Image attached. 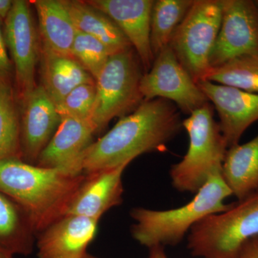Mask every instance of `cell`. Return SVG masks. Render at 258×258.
I'll return each mask as SVG.
<instances>
[{
	"instance_id": "obj_33",
	"label": "cell",
	"mask_w": 258,
	"mask_h": 258,
	"mask_svg": "<svg viewBox=\"0 0 258 258\" xmlns=\"http://www.w3.org/2000/svg\"><path fill=\"white\" fill-rule=\"evenodd\" d=\"M256 5H257L258 8V1H255Z\"/></svg>"
},
{
	"instance_id": "obj_29",
	"label": "cell",
	"mask_w": 258,
	"mask_h": 258,
	"mask_svg": "<svg viewBox=\"0 0 258 258\" xmlns=\"http://www.w3.org/2000/svg\"><path fill=\"white\" fill-rule=\"evenodd\" d=\"M14 1L12 0H0V20L4 23L5 20L8 18Z\"/></svg>"
},
{
	"instance_id": "obj_5",
	"label": "cell",
	"mask_w": 258,
	"mask_h": 258,
	"mask_svg": "<svg viewBox=\"0 0 258 258\" xmlns=\"http://www.w3.org/2000/svg\"><path fill=\"white\" fill-rule=\"evenodd\" d=\"M255 237L258 191L195 224L189 230L187 245L195 257L237 258L244 244Z\"/></svg>"
},
{
	"instance_id": "obj_31",
	"label": "cell",
	"mask_w": 258,
	"mask_h": 258,
	"mask_svg": "<svg viewBox=\"0 0 258 258\" xmlns=\"http://www.w3.org/2000/svg\"><path fill=\"white\" fill-rule=\"evenodd\" d=\"M0 258H15L14 255L13 254L8 253V252H5L0 248Z\"/></svg>"
},
{
	"instance_id": "obj_17",
	"label": "cell",
	"mask_w": 258,
	"mask_h": 258,
	"mask_svg": "<svg viewBox=\"0 0 258 258\" xmlns=\"http://www.w3.org/2000/svg\"><path fill=\"white\" fill-rule=\"evenodd\" d=\"M41 86L55 106L74 88L96 82L93 76L71 55L56 53L41 47Z\"/></svg>"
},
{
	"instance_id": "obj_2",
	"label": "cell",
	"mask_w": 258,
	"mask_h": 258,
	"mask_svg": "<svg viewBox=\"0 0 258 258\" xmlns=\"http://www.w3.org/2000/svg\"><path fill=\"white\" fill-rule=\"evenodd\" d=\"M85 177L84 174L71 175L19 158L0 161V191L23 207L36 235L66 215Z\"/></svg>"
},
{
	"instance_id": "obj_1",
	"label": "cell",
	"mask_w": 258,
	"mask_h": 258,
	"mask_svg": "<svg viewBox=\"0 0 258 258\" xmlns=\"http://www.w3.org/2000/svg\"><path fill=\"white\" fill-rule=\"evenodd\" d=\"M179 111L163 98L144 101L88 148L82 159L83 174L129 164L146 153L165 152L183 128Z\"/></svg>"
},
{
	"instance_id": "obj_9",
	"label": "cell",
	"mask_w": 258,
	"mask_h": 258,
	"mask_svg": "<svg viewBox=\"0 0 258 258\" xmlns=\"http://www.w3.org/2000/svg\"><path fill=\"white\" fill-rule=\"evenodd\" d=\"M140 90L144 101L168 100L184 114H191L209 103L205 93L180 64L169 45L156 56L152 68L144 73Z\"/></svg>"
},
{
	"instance_id": "obj_16",
	"label": "cell",
	"mask_w": 258,
	"mask_h": 258,
	"mask_svg": "<svg viewBox=\"0 0 258 258\" xmlns=\"http://www.w3.org/2000/svg\"><path fill=\"white\" fill-rule=\"evenodd\" d=\"M128 166V164H125L86 174L66 215H79L99 220L108 210L121 205L123 194L122 177Z\"/></svg>"
},
{
	"instance_id": "obj_8",
	"label": "cell",
	"mask_w": 258,
	"mask_h": 258,
	"mask_svg": "<svg viewBox=\"0 0 258 258\" xmlns=\"http://www.w3.org/2000/svg\"><path fill=\"white\" fill-rule=\"evenodd\" d=\"M38 32L30 3L15 0L3 23V32L14 66V87L19 103L37 86L35 71L41 53Z\"/></svg>"
},
{
	"instance_id": "obj_14",
	"label": "cell",
	"mask_w": 258,
	"mask_h": 258,
	"mask_svg": "<svg viewBox=\"0 0 258 258\" xmlns=\"http://www.w3.org/2000/svg\"><path fill=\"white\" fill-rule=\"evenodd\" d=\"M96 9L108 15L121 30L137 55L144 71L154 60L150 41L153 0H88Z\"/></svg>"
},
{
	"instance_id": "obj_25",
	"label": "cell",
	"mask_w": 258,
	"mask_h": 258,
	"mask_svg": "<svg viewBox=\"0 0 258 258\" xmlns=\"http://www.w3.org/2000/svg\"><path fill=\"white\" fill-rule=\"evenodd\" d=\"M111 55V52L96 38L78 30L71 56L77 60L96 81Z\"/></svg>"
},
{
	"instance_id": "obj_13",
	"label": "cell",
	"mask_w": 258,
	"mask_h": 258,
	"mask_svg": "<svg viewBox=\"0 0 258 258\" xmlns=\"http://www.w3.org/2000/svg\"><path fill=\"white\" fill-rule=\"evenodd\" d=\"M96 134L89 120L62 117L53 137L39 156L36 165L71 175L83 174V154Z\"/></svg>"
},
{
	"instance_id": "obj_3",
	"label": "cell",
	"mask_w": 258,
	"mask_h": 258,
	"mask_svg": "<svg viewBox=\"0 0 258 258\" xmlns=\"http://www.w3.org/2000/svg\"><path fill=\"white\" fill-rule=\"evenodd\" d=\"M232 195L222 171H217L189 203L180 208L166 210L132 209L131 217L137 223L132 227V235L134 240L148 248L176 245L199 221L230 208L232 204L227 205L225 201Z\"/></svg>"
},
{
	"instance_id": "obj_7",
	"label": "cell",
	"mask_w": 258,
	"mask_h": 258,
	"mask_svg": "<svg viewBox=\"0 0 258 258\" xmlns=\"http://www.w3.org/2000/svg\"><path fill=\"white\" fill-rule=\"evenodd\" d=\"M222 16V0H194L171 37L169 47L197 83L205 80L211 69L210 56Z\"/></svg>"
},
{
	"instance_id": "obj_24",
	"label": "cell",
	"mask_w": 258,
	"mask_h": 258,
	"mask_svg": "<svg viewBox=\"0 0 258 258\" xmlns=\"http://www.w3.org/2000/svg\"><path fill=\"white\" fill-rule=\"evenodd\" d=\"M205 80L246 92L258 93V55L242 56L213 68Z\"/></svg>"
},
{
	"instance_id": "obj_26",
	"label": "cell",
	"mask_w": 258,
	"mask_h": 258,
	"mask_svg": "<svg viewBox=\"0 0 258 258\" xmlns=\"http://www.w3.org/2000/svg\"><path fill=\"white\" fill-rule=\"evenodd\" d=\"M96 96V82L83 83L71 91L56 107L61 117L89 120Z\"/></svg>"
},
{
	"instance_id": "obj_23",
	"label": "cell",
	"mask_w": 258,
	"mask_h": 258,
	"mask_svg": "<svg viewBox=\"0 0 258 258\" xmlns=\"http://www.w3.org/2000/svg\"><path fill=\"white\" fill-rule=\"evenodd\" d=\"M20 158V111L14 85L0 81V161Z\"/></svg>"
},
{
	"instance_id": "obj_18",
	"label": "cell",
	"mask_w": 258,
	"mask_h": 258,
	"mask_svg": "<svg viewBox=\"0 0 258 258\" xmlns=\"http://www.w3.org/2000/svg\"><path fill=\"white\" fill-rule=\"evenodd\" d=\"M42 47L56 53L71 55L78 30L63 0H35Z\"/></svg>"
},
{
	"instance_id": "obj_10",
	"label": "cell",
	"mask_w": 258,
	"mask_h": 258,
	"mask_svg": "<svg viewBox=\"0 0 258 258\" xmlns=\"http://www.w3.org/2000/svg\"><path fill=\"white\" fill-rule=\"evenodd\" d=\"M221 25L210 56L211 69L258 55V8L250 0H222Z\"/></svg>"
},
{
	"instance_id": "obj_32",
	"label": "cell",
	"mask_w": 258,
	"mask_h": 258,
	"mask_svg": "<svg viewBox=\"0 0 258 258\" xmlns=\"http://www.w3.org/2000/svg\"><path fill=\"white\" fill-rule=\"evenodd\" d=\"M83 258H98V257H95V256L91 255V254H87Z\"/></svg>"
},
{
	"instance_id": "obj_27",
	"label": "cell",
	"mask_w": 258,
	"mask_h": 258,
	"mask_svg": "<svg viewBox=\"0 0 258 258\" xmlns=\"http://www.w3.org/2000/svg\"><path fill=\"white\" fill-rule=\"evenodd\" d=\"M13 79H15L14 66L8 56L3 32V23L0 20V81L13 82Z\"/></svg>"
},
{
	"instance_id": "obj_20",
	"label": "cell",
	"mask_w": 258,
	"mask_h": 258,
	"mask_svg": "<svg viewBox=\"0 0 258 258\" xmlns=\"http://www.w3.org/2000/svg\"><path fill=\"white\" fill-rule=\"evenodd\" d=\"M63 3L76 29L101 42L111 55L133 47L123 32L108 15L86 1L63 0Z\"/></svg>"
},
{
	"instance_id": "obj_30",
	"label": "cell",
	"mask_w": 258,
	"mask_h": 258,
	"mask_svg": "<svg viewBox=\"0 0 258 258\" xmlns=\"http://www.w3.org/2000/svg\"><path fill=\"white\" fill-rule=\"evenodd\" d=\"M149 249H150V252L148 258H168L164 252L163 246H154Z\"/></svg>"
},
{
	"instance_id": "obj_28",
	"label": "cell",
	"mask_w": 258,
	"mask_h": 258,
	"mask_svg": "<svg viewBox=\"0 0 258 258\" xmlns=\"http://www.w3.org/2000/svg\"><path fill=\"white\" fill-rule=\"evenodd\" d=\"M237 258H258V237L244 244Z\"/></svg>"
},
{
	"instance_id": "obj_4",
	"label": "cell",
	"mask_w": 258,
	"mask_h": 258,
	"mask_svg": "<svg viewBox=\"0 0 258 258\" xmlns=\"http://www.w3.org/2000/svg\"><path fill=\"white\" fill-rule=\"evenodd\" d=\"M182 126L189 148L182 160L171 166V182L181 192L197 193L212 174L222 171L228 146L210 102L189 114Z\"/></svg>"
},
{
	"instance_id": "obj_12",
	"label": "cell",
	"mask_w": 258,
	"mask_h": 258,
	"mask_svg": "<svg viewBox=\"0 0 258 258\" xmlns=\"http://www.w3.org/2000/svg\"><path fill=\"white\" fill-rule=\"evenodd\" d=\"M198 85L218 113L219 125L228 148L239 144L244 132L258 120V93L206 80Z\"/></svg>"
},
{
	"instance_id": "obj_22",
	"label": "cell",
	"mask_w": 258,
	"mask_h": 258,
	"mask_svg": "<svg viewBox=\"0 0 258 258\" xmlns=\"http://www.w3.org/2000/svg\"><path fill=\"white\" fill-rule=\"evenodd\" d=\"M194 0H157L151 15L150 41L156 56L169 46L173 34L192 5Z\"/></svg>"
},
{
	"instance_id": "obj_15",
	"label": "cell",
	"mask_w": 258,
	"mask_h": 258,
	"mask_svg": "<svg viewBox=\"0 0 258 258\" xmlns=\"http://www.w3.org/2000/svg\"><path fill=\"white\" fill-rule=\"evenodd\" d=\"M99 220L66 215L37 235V258H83Z\"/></svg>"
},
{
	"instance_id": "obj_11",
	"label": "cell",
	"mask_w": 258,
	"mask_h": 258,
	"mask_svg": "<svg viewBox=\"0 0 258 258\" xmlns=\"http://www.w3.org/2000/svg\"><path fill=\"white\" fill-rule=\"evenodd\" d=\"M20 111V158L36 165L39 156L53 137L62 117L41 85H37L19 103Z\"/></svg>"
},
{
	"instance_id": "obj_19",
	"label": "cell",
	"mask_w": 258,
	"mask_h": 258,
	"mask_svg": "<svg viewBox=\"0 0 258 258\" xmlns=\"http://www.w3.org/2000/svg\"><path fill=\"white\" fill-rule=\"evenodd\" d=\"M222 174L238 201L258 191V135L247 143L228 148Z\"/></svg>"
},
{
	"instance_id": "obj_6",
	"label": "cell",
	"mask_w": 258,
	"mask_h": 258,
	"mask_svg": "<svg viewBox=\"0 0 258 258\" xmlns=\"http://www.w3.org/2000/svg\"><path fill=\"white\" fill-rule=\"evenodd\" d=\"M143 70L133 47L110 56L96 79V101L89 120L96 133L113 118L130 114L143 103L140 90Z\"/></svg>"
},
{
	"instance_id": "obj_21",
	"label": "cell",
	"mask_w": 258,
	"mask_h": 258,
	"mask_svg": "<svg viewBox=\"0 0 258 258\" xmlns=\"http://www.w3.org/2000/svg\"><path fill=\"white\" fill-rule=\"evenodd\" d=\"M36 232L21 205L0 191V248L15 255H29L34 249Z\"/></svg>"
}]
</instances>
